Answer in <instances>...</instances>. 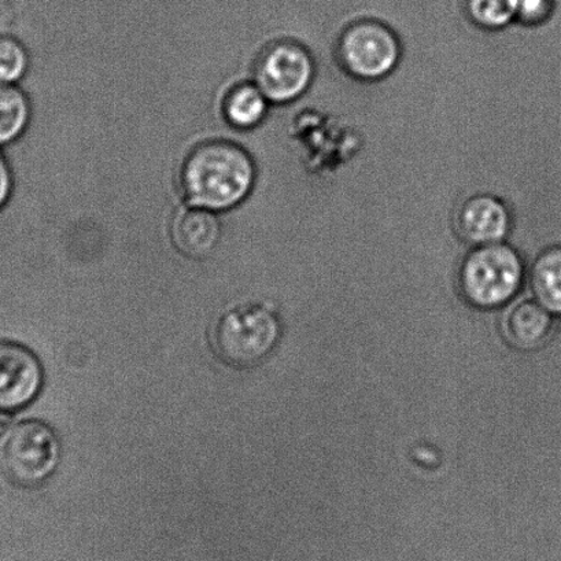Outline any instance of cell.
<instances>
[{
  "label": "cell",
  "instance_id": "obj_1",
  "mask_svg": "<svg viewBox=\"0 0 561 561\" xmlns=\"http://www.w3.org/2000/svg\"><path fill=\"white\" fill-rule=\"evenodd\" d=\"M254 165L248 152L227 141L199 146L185 161V197L197 208L227 210L241 204L254 184Z\"/></svg>",
  "mask_w": 561,
  "mask_h": 561
},
{
  "label": "cell",
  "instance_id": "obj_2",
  "mask_svg": "<svg viewBox=\"0 0 561 561\" xmlns=\"http://www.w3.org/2000/svg\"><path fill=\"white\" fill-rule=\"evenodd\" d=\"M335 57L351 78L370 83L396 72L402 59V43L385 20L346 14L336 21Z\"/></svg>",
  "mask_w": 561,
  "mask_h": 561
},
{
  "label": "cell",
  "instance_id": "obj_3",
  "mask_svg": "<svg viewBox=\"0 0 561 561\" xmlns=\"http://www.w3.org/2000/svg\"><path fill=\"white\" fill-rule=\"evenodd\" d=\"M525 277V257L510 242L468 248L457 272L461 297L479 309L503 307L519 293Z\"/></svg>",
  "mask_w": 561,
  "mask_h": 561
},
{
  "label": "cell",
  "instance_id": "obj_4",
  "mask_svg": "<svg viewBox=\"0 0 561 561\" xmlns=\"http://www.w3.org/2000/svg\"><path fill=\"white\" fill-rule=\"evenodd\" d=\"M280 323L263 305H243L227 310L217 320L214 345L217 356L233 368H253L275 351Z\"/></svg>",
  "mask_w": 561,
  "mask_h": 561
},
{
  "label": "cell",
  "instance_id": "obj_5",
  "mask_svg": "<svg viewBox=\"0 0 561 561\" xmlns=\"http://www.w3.org/2000/svg\"><path fill=\"white\" fill-rule=\"evenodd\" d=\"M61 444L47 423L30 419L10 427L0 443V471L20 488L41 486L57 470Z\"/></svg>",
  "mask_w": 561,
  "mask_h": 561
},
{
  "label": "cell",
  "instance_id": "obj_6",
  "mask_svg": "<svg viewBox=\"0 0 561 561\" xmlns=\"http://www.w3.org/2000/svg\"><path fill=\"white\" fill-rule=\"evenodd\" d=\"M318 75V64L305 43L285 39L274 43L255 67V85L266 100L287 105L308 94Z\"/></svg>",
  "mask_w": 561,
  "mask_h": 561
},
{
  "label": "cell",
  "instance_id": "obj_7",
  "mask_svg": "<svg viewBox=\"0 0 561 561\" xmlns=\"http://www.w3.org/2000/svg\"><path fill=\"white\" fill-rule=\"evenodd\" d=\"M451 220L457 237L468 248L506 242L511 236L510 206L492 193L460 194Z\"/></svg>",
  "mask_w": 561,
  "mask_h": 561
},
{
  "label": "cell",
  "instance_id": "obj_8",
  "mask_svg": "<svg viewBox=\"0 0 561 561\" xmlns=\"http://www.w3.org/2000/svg\"><path fill=\"white\" fill-rule=\"evenodd\" d=\"M43 382L36 354L19 342L0 340V411L24 410L41 394Z\"/></svg>",
  "mask_w": 561,
  "mask_h": 561
},
{
  "label": "cell",
  "instance_id": "obj_9",
  "mask_svg": "<svg viewBox=\"0 0 561 561\" xmlns=\"http://www.w3.org/2000/svg\"><path fill=\"white\" fill-rule=\"evenodd\" d=\"M553 321L538 302L520 301L511 305L501 319V334L516 351L531 352L549 340Z\"/></svg>",
  "mask_w": 561,
  "mask_h": 561
},
{
  "label": "cell",
  "instance_id": "obj_10",
  "mask_svg": "<svg viewBox=\"0 0 561 561\" xmlns=\"http://www.w3.org/2000/svg\"><path fill=\"white\" fill-rule=\"evenodd\" d=\"M174 247L187 257H206L219 241V222L210 210L184 209L173 221Z\"/></svg>",
  "mask_w": 561,
  "mask_h": 561
},
{
  "label": "cell",
  "instance_id": "obj_11",
  "mask_svg": "<svg viewBox=\"0 0 561 561\" xmlns=\"http://www.w3.org/2000/svg\"><path fill=\"white\" fill-rule=\"evenodd\" d=\"M527 276L537 302L550 314L561 316V243H548L539 249Z\"/></svg>",
  "mask_w": 561,
  "mask_h": 561
},
{
  "label": "cell",
  "instance_id": "obj_12",
  "mask_svg": "<svg viewBox=\"0 0 561 561\" xmlns=\"http://www.w3.org/2000/svg\"><path fill=\"white\" fill-rule=\"evenodd\" d=\"M268 111V100L257 85L238 87L228 96L226 114L228 122L238 128H252L263 122Z\"/></svg>",
  "mask_w": 561,
  "mask_h": 561
},
{
  "label": "cell",
  "instance_id": "obj_13",
  "mask_svg": "<svg viewBox=\"0 0 561 561\" xmlns=\"http://www.w3.org/2000/svg\"><path fill=\"white\" fill-rule=\"evenodd\" d=\"M517 0H461L462 12L483 31L508 28L516 21Z\"/></svg>",
  "mask_w": 561,
  "mask_h": 561
},
{
  "label": "cell",
  "instance_id": "obj_14",
  "mask_svg": "<svg viewBox=\"0 0 561 561\" xmlns=\"http://www.w3.org/2000/svg\"><path fill=\"white\" fill-rule=\"evenodd\" d=\"M30 103L13 84H0V145L19 138L28 124Z\"/></svg>",
  "mask_w": 561,
  "mask_h": 561
},
{
  "label": "cell",
  "instance_id": "obj_15",
  "mask_svg": "<svg viewBox=\"0 0 561 561\" xmlns=\"http://www.w3.org/2000/svg\"><path fill=\"white\" fill-rule=\"evenodd\" d=\"M28 68L24 47L12 37H0V84H13Z\"/></svg>",
  "mask_w": 561,
  "mask_h": 561
},
{
  "label": "cell",
  "instance_id": "obj_16",
  "mask_svg": "<svg viewBox=\"0 0 561 561\" xmlns=\"http://www.w3.org/2000/svg\"><path fill=\"white\" fill-rule=\"evenodd\" d=\"M559 12V0H517L515 24L541 28L552 23Z\"/></svg>",
  "mask_w": 561,
  "mask_h": 561
},
{
  "label": "cell",
  "instance_id": "obj_17",
  "mask_svg": "<svg viewBox=\"0 0 561 561\" xmlns=\"http://www.w3.org/2000/svg\"><path fill=\"white\" fill-rule=\"evenodd\" d=\"M10 193H12V174L7 160L0 152V208L8 203Z\"/></svg>",
  "mask_w": 561,
  "mask_h": 561
},
{
  "label": "cell",
  "instance_id": "obj_18",
  "mask_svg": "<svg viewBox=\"0 0 561 561\" xmlns=\"http://www.w3.org/2000/svg\"><path fill=\"white\" fill-rule=\"evenodd\" d=\"M10 424H12V419H10V413L0 411V443L4 438V435L8 434L10 430Z\"/></svg>",
  "mask_w": 561,
  "mask_h": 561
}]
</instances>
